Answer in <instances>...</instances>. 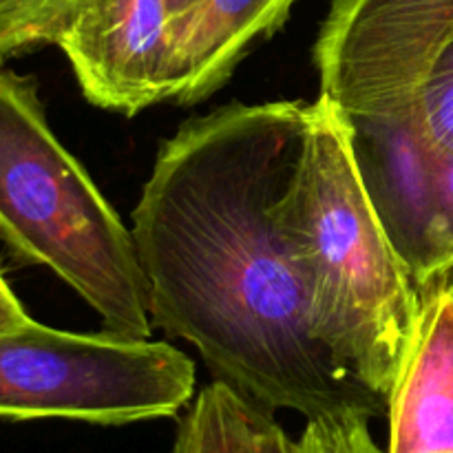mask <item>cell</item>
Returning a JSON list of instances; mask_svg holds the SVG:
<instances>
[{"label": "cell", "mask_w": 453, "mask_h": 453, "mask_svg": "<svg viewBox=\"0 0 453 453\" xmlns=\"http://www.w3.org/2000/svg\"><path fill=\"white\" fill-rule=\"evenodd\" d=\"M310 104H228L157 150L133 208L153 326L193 345L215 380L305 420L383 418L389 403L345 374L312 334L286 224Z\"/></svg>", "instance_id": "cell-1"}, {"label": "cell", "mask_w": 453, "mask_h": 453, "mask_svg": "<svg viewBox=\"0 0 453 453\" xmlns=\"http://www.w3.org/2000/svg\"><path fill=\"white\" fill-rule=\"evenodd\" d=\"M286 224L312 334L345 374L389 403L414 343L423 292L376 215L343 115L321 96L310 104Z\"/></svg>", "instance_id": "cell-2"}, {"label": "cell", "mask_w": 453, "mask_h": 453, "mask_svg": "<svg viewBox=\"0 0 453 453\" xmlns=\"http://www.w3.org/2000/svg\"><path fill=\"white\" fill-rule=\"evenodd\" d=\"M0 239L78 292L106 332L150 336L131 228L51 131L34 80L7 69H0Z\"/></svg>", "instance_id": "cell-3"}, {"label": "cell", "mask_w": 453, "mask_h": 453, "mask_svg": "<svg viewBox=\"0 0 453 453\" xmlns=\"http://www.w3.org/2000/svg\"><path fill=\"white\" fill-rule=\"evenodd\" d=\"M195 383V363L164 341L38 321L0 332V420L119 427L173 418L190 405Z\"/></svg>", "instance_id": "cell-4"}, {"label": "cell", "mask_w": 453, "mask_h": 453, "mask_svg": "<svg viewBox=\"0 0 453 453\" xmlns=\"http://www.w3.org/2000/svg\"><path fill=\"white\" fill-rule=\"evenodd\" d=\"M453 40V0H332L314 42L321 97L345 119L401 118Z\"/></svg>", "instance_id": "cell-5"}, {"label": "cell", "mask_w": 453, "mask_h": 453, "mask_svg": "<svg viewBox=\"0 0 453 453\" xmlns=\"http://www.w3.org/2000/svg\"><path fill=\"white\" fill-rule=\"evenodd\" d=\"M166 0H84L58 40L93 106L135 115L171 100Z\"/></svg>", "instance_id": "cell-6"}, {"label": "cell", "mask_w": 453, "mask_h": 453, "mask_svg": "<svg viewBox=\"0 0 453 453\" xmlns=\"http://www.w3.org/2000/svg\"><path fill=\"white\" fill-rule=\"evenodd\" d=\"M345 124L376 215L423 292L445 162L405 118L345 119Z\"/></svg>", "instance_id": "cell-7"}, {"label": "cell", "mask_w": 453, "mask_h": 453, "mask_svg": "<svg viewBox=\"0 0 453 453\" xmlns=\"http://www.w3.org/2000/svg\"><path fill=\"white\" fill-rule=\"evenodd\" d=\"M385 453H453V290H423L418 327L389 396Z\"/></svg>", "instance_id": "cell-8"}, {"label": "cell", "mask_w": 453, "mask_h": 453, "mask_svg": "<svg viewBox=\"0 0 453 453\" xmlns=\"http://www.w3.org/2000/svg\"><path fill=\"white\" fill-rule=\"evenodd\" d=\"M296 0H195L171 18V100L195 104L224 87L257 40L277 31Z\"/></svg>", "instance_id": "cell-9"}, {"label": "cell", "mask_w": 453, "mask_h": 453, "mask_svg": "<svg viewBox=\"0 0 453 453\" xmlns=\"http://www.w3.org/2000/svg\"><path fill=\"white\" fill-rule=\"evenodd\" d=\"M168 453H295L273 411L221 380L195 394Z\"/></svg>", "instance_id": "cell-10"}, {"label": "cell", "mask_w": 453, "mask_h": 453, "mask_svg": "<svg viewBox=\"0 0 453 453\" xmlns=\"http://www.w3.org/2000/svg\"><path fill=\"white\" fill-rule=\"evenodd\" d=\"M84 0H0V65L58 44Z\"/></svg>", "instance_id": "cell-11"}, {"label": "cell", "mask_w": 453, "mask_h": 453, "mask_svg": "<svg viewBox=\"0 0 453 453\" xmlns=\"http://www.w3.org/2000/svg\"><path fill=\"white\" fill-rule=\"evenodd\" d=\"M401 118L410 119L438 159L453 157V40L436 58L414 104Z\"/></svg>", "instance_id": "cell-12"}, {"label": "cell", "mask_w": 453, "mask_h": 453, "mask_svg": "<svg viewBox=\"0 0 453 453\" xmlns=\"http://www.w3.org/2000/svg\"><path fill=\"white\" fill-rule=\"evenodd\" d=\"M295 453H385L370 432V418L361 414H332L308 420Z\"/></svg>", "instance_id": "cell-13"}, {"label": "cell", "mask_w": 453, "mask_h": 453, "mask_svg": "<svg viewBox=\"0 0 453 453\" xmlns=\"http://www.w3.org/2000/svg\"><path fill=\"white\" fill-rule=\"evenodd\" d=\"M453 274V157L441 168V188H438V217L429 257L427 288L445 281ZM425 288V290H427Z\"/></svg>", "instance_id": "cell-14"}, {"label": "cell", "mask_w": 453, "mask_h": 453, "mask_svg": "<svg viewBox=\"0 0 453 453\" xmlns=\"http://www.w3.org/2000/svg\"><path fill=\"white\" fill-rule=\"evenodd\" d=\"M34 319L27 314V310L22 308V303L18 301V296L13 295V290L9 288L7 279L0 273V332L16 330V327L27 326Z\"/></svg>", "instance_id": "cell-15"}, {"label": "cell", "mask_w": 453, "mask_h": 453, "mask_svg": "<svg viewBox=\"0 0 453 453\" xmlns=\"http://www.w3.org/2000/svg\"><path fill=\"white\" fill-rule=\"evenodd\" d=\"M168 7H171V13L173 16H177V13L184 12L186 7H190V4L195 3V0H166Z\"/></svg>", "instance_id": "cell-16"}, {"label": "cell", "mask_w": 453, "mask_h": 453, "mask_svg": "<svg viewBox=\"0 0 453 453\" xmlns=\"http://www.w3.org/2000/svg\"><path fill=\"white\" fill-rule=\"evenodd\" d=\"M447 279H449V286H451V290H453V274H451V277H447Z\"/></svg>", "instance_id": "cell-17"}]
</instances>
